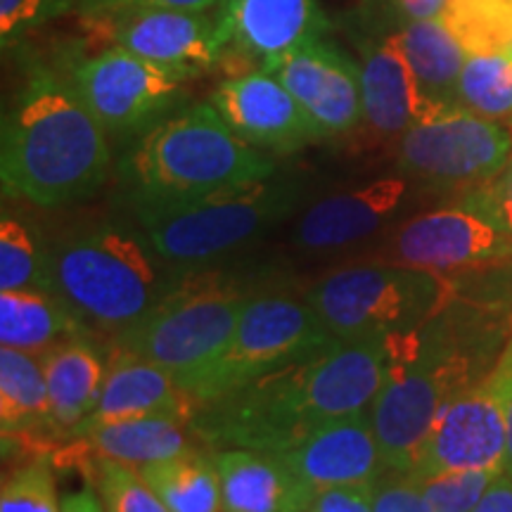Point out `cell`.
Segmentation results:
<instances>
[{
	"label": "cell",
	"mask_w": 512,
	"mask_h": 512,
	"mask_svg": "<svg viewBox=\"0 0 512 512\" xmlns=\"http://www.w3.org/2000/svg\"><path fill=\"white\" fill-rule=\"evenodd\" d=\"M384 375V339L335 342L261 375L219 401L195 406L202 446L283 453L347 415L368 411Z\"/></svg>",
	"instance_id": "1"
},
{
	"label": "cell",
	"mask_w": 512,
	"mask_h": 512,
	"mask_svg": "<svg viewBox=\"0 0 512 512\" xmlns=\"http://www.w3.org/2000/svg\"><path fill=\"white\" fill-rule=\"evenodd\" d=\"M107 131L69 76L38 67L3 117L0 181L8 197L64 207L91 197L110 176Z\"/></svg>",
	"instance_id": "2"
},
{
	"label": "cell",
	"mask_w": 512,
	"mask_h": 512,
	"mask_svg": "<svg viewBox=\"0 0 512 512\" xmlns=\"http://www.w3.org/2000/svg\"><path fill=\"white\" fill-rule=\"evenodd\" d=\"M145 233L102 221L48 247V287L88 337L117 342L150 316L178 280Z\"/></svg>",
	"instance_id": "3"
},
{
	"label": "cell",
	"mask_w": 512,
	"mask_h": 512,
	"mask_svg": "<svg viewBox=\"0 0 512 512\" xmlns=\"http://www.w3.org/2000/svg\"><path fill=\"white\" fill-rule=\"evenodd\" d=\"M124 174L131 200H192L278 174L271 157L245 143L211 102L185 107L140 136Z\"/></svg>",
	"instance_id": "4"
},
{
	"label": "cell",
	"mask_w": 512,
	"mask_h": 512,
	"mask_svg": "<svg viewBox=\"0 0 512 512\" xmlns=\"http://www.w3.org/2000/svg\"><path fill=\"white\" fill-rule=\"evenodd\" d=\"M472 382V358L441 323V311L384 337V375L370 418L389 470H413L439 413Z\"/></svg>",
	"instance_id": "5"
},
{
	"label": "cell",
	"mask_w": 512,
	"mask_h": 512,
	"mask_svg": "<svg viewBox=\"0 0 512 512\" xmlns=\"http://www.w3.org/2000/svg\"><path fill=\"white\" fill-rule=\"evenodd\" d=\"M302 200L299 178L275 174L192 200H131V207L155 252L185 273L252 245L290 219Z\"/></svg>",
	"instance_id": "6"
},
{
	"label": "cell",
	"mask_w": 512,
	"mask_h": 512,
	"mask_svg": "<svg viewBox=\"0 0 512 512\" xmlns=\"http://www.w3.org/2000/svg\"><path fill=\"white\" fill-rule=\"evenodd\" d=\"M261 290L264 285L256 273L185 271L150 316L110 347L157 363L183 389L221 354L249 299Z\"/></svg>",
	"instance_id": "7"
},
{
	"label": "cell",
	"mask_w": 512,
	"mask_h": 512,
	"mask_svg": "<svg viewBox=\"0 0 512 512\" xmlns=\"http://www.w3.org/2000/svg\"><path fill=\"white\" fill-rule=\"evenodd\" d=\"M304 297L337 342H373L437 316L446 283L427 271L368 261L323 275Z\"/></svg>",
	"instance_id": "8"
},
{
	"label": "cell",
	"mask_w": 512,
	"mask_h": 512,
	"mask_svg": "<svg viewBox=\"0 0 512 512\" xmlns=\"http://www.w3.org/2000/svg\"><path fill=\"white\" fill-rule=\"evenodd\" d=\"M335 342L306 297H294L283 290H261L249 299L221 354L185 382L183 392L192 406L219 401L261 375Z\"/></svg>",
	"instance_id": "9"
},
{
	"label": "cell",
	"mask_w": 512,
	"mask_h": 512,
	"mask_svg": "<svg viewBox=\"0 0 512 512\" xmlns=\"http://www.w3.org/2000/svg\"><path fill=\"white\" fill-rule=\"evenodd\" d=\"M512 159V126L465 107H446L408 128L399 143V169L441 188H482Z\"/></svg>",
	"instance_id": "10"
},
{
	"label": "cell",
	"mask_w": 512,
	"mask_h": 512,
	"mask_svg": "<svg viewBox=\"0 0 512 512\" xmlns=\"http://www.w3.org/2000/svg\"><path fill=\"white\" fill-rule=\"evenodd\" d=\"M510 394L512 342L491 373L472 382L439 413L411 475L425 477L482 467L505 470V422Z\"/></svg>",
	"instance_id": "11"
},
{
	"label": "cell",
	"mask_w": 512,
	"mask_h": 512,
	"mask_svg": "<svg viewBox=\"0 0 512 512\" xmlns=\"http://www.w3.org/2000/svg\"><path fill=\"white\" fill-rule=\"evenodd\" d=\"M69 79L107 133L131 136L174 110L190 76L112 46L76 62Z\"/></svg>",
	"instance_id": "12"
},
{
	"label": "cell",
	"mask_w": 512,
	"mask_h": 512,
	"mask_svg": "<svg viewBox=\"0 0 512 512\" xmlns=\"http://www.w3.org/2000/svg\"><path fill=\"white\" fill-rule=\"evenodd\" d=\"M510 259L512 238L470 197L463 204L427 211L401 223L380 256V261L441 278Z\"/></svg>",
	"instance_id": "13"
},
{
	"label": "cell",
	"mask_w": 512,
	"mask_h": 512,
	"mask_svg": "<svg viewBox=\"0 0 512 512\" xmlns=\"http://www.w3.org/2000/svg\"><path fill=\"white\" fill-rule=\"evenodd\" d=\"M93 31L128 53L190 79L221 62L219 17L188 10H126L86 17Z\"/></svg>",
	"instance_id": "14"
},
{
	"label": "cell",
	"mask_w": 512,
	"mask_h": 512,
	"mask_svg": "<svg viewBox=\"0 0 512 512\" xmlns=\"http://www.w3.org/2000/svg\"><path fill=\"white\" fill-rule=\"evenodd\" d=\"M209 102L245 143L261 152H294L325 138L285 83L266 69L228 76Z\"/></svg>",
	"instance_id": "15"
},
{
	"label": "cell",
	"mask_w": 512,
	"mask_h": 512,
	"mask_svg": "<svg viewBox=\"0 0 512 512\" xmlns=\"http://www.w3.org/2000/svg\"><path fill=\"white\" fill-rule=\"evenodd\" d=\"M328 31L330 19L318 0H221V57L240 55L256 69L323 41Z\"/></svg>",
	"instance_id": "16"
},
{
	"label": "cell",
	"mask_w": 512,
	"mask_h": 512,
	"mask_svg": "<svg viewBox=\"0 0 512 512\" xmlns=\"http://www.w3.org/2000/svg\"><path fill=\"white\" fill-rule=\"evenodd\" d=\"M266 72L285 83L325 138L363 124L361 67L325 38L285 55Z\"/></svg>",
	"instance_id": "17"
},
{
	"label": "cell",
	"mask_w": 512,
	"mask_h": 512,
	"mask_svg": "<svg viewBox=\"0 0 512 512\" xmlns=\"http://www.w3.org/2000/svg\"><path fill=\"white\" fill-rule=\"evenodd\" d=\"M408 195L401 176L377 178L361 188L335 192L306 207L294 223L292 242L309 254L339 252L380 233Z\"/></svg>",
	"instance_id": "18"
},
{
	"label": "cell",
	"mask_w": 512,
	"mask_h": 512,
	"mask_svg": "<svg viewBox=\"0 0 512 512\" xmlns=\"http://www.w3.org/2000/svg\"><path fill=\"white\" fill-rule=\"evenodd\" d=\"M313 491L373 484L389 470L368 411L320 427L302 444L280 453Z\"/></svg>",
	"instance_id": "19"
},
{
	"label": "cell",
	"mask_w": 512,
	"mask_h": 512,
	"mask_svg": "<svg viewBox=\"0 0 512 512\" xmlns=\"http://www.w3.org/2000/svg\"><path fill=\"white\" fill-rule=\"evenodd\" d=\"M363 121L382 138H401L439 110L422 93L415 79L401 31L368 38L361 46Z\"/></svg>",
	"instance_id": "20"
},
{
	"label": "cell",
	"mask_w": 512,
	"mask_h": 512,
	"mask_svg": "<svg viewBox=\"0 0 512 512\" xmlns=\"http://www.w3.org/2000/svg\"><path fill=\"white\" fill-rule=\"evenodd\" d=\"M192 411L195 406L169 370L133 351L112 347L98 406L74 432V437L112 420L140 418V415H176L190 420Z\"/></svg>",
	"instance_id": "21"
},
{
	"label": "cell",
	"mask_w": 512,
	"mask_h": 512,
	"mask_svg": "<svg viewBox=\"0 0 512 512\" xmlns=\"http://www.w3.org/2000/svg\"><path fill=\"white\" fill-rule=\"evenodd\" d=\"M214 460L221 477V512H306L316 498L280 453L221 448Z\"/></svg>",
	"instance_id": "22"
},
{
	"label": "cell",
	"mask_w": 512,
	"mask_h": 512,
	"mask_svg": "<svg viewBox=\"0 0 512 512\" xmlns=\"http://www.w3.org/2000/svg\"><path fill=\"white\" fill-rule=\"evenodd\" d=\"M38 358L48 384V434L72 439L98 406L107 361L88 335L67 339Z\"/></svg>",
	"instance_id": "23"
},
{
	"label": "cell",
	"mask_w": 512,
	"mask_h": 512,
	"mask_svg": "<svg viewBox=\"0 0 512 512\" xmlns=\"http://www.w3.org/2000/svg\"><path fill=\"white\" fill-rule=\"evenodd\" d=\"M74 439L81 444V453L91 451V456L110 458L131 467L181 456L197 446L195 441H200L192 432L190 420L176 418V415H140V418L112 420L76 434Z\"/></svg>",
	"instance_id": "24"
},
{
	"label": "cell",
	"mask_w": 512,
	"mask_h": 512,
	"mask_svg": "<svg viewBox=\"0 0 512 512\" xmlns=\"http://www.w3.org/2000/svg\"><path fill=\"white\" fill-rule=\"evenodd\" d=\"M76 335L86 332L50 292H0V347L43 356Z\"/></svg>",
	"instance_id": "25"
},
{
	"label": "cell",
	"mask_w": 512,
	"mask_h": 512,
	"mask_svg": "<svg viewBox=\"0 0 512 512\" xmlns=\"http://www.w3.org/2000/svg\"><path fill=\"white\" fill-rule=\"evenodd\" d=\"M401 41L415 79L437 110L456 105V88L467 53L441 19L403 22Z\"/></svg>",
	"instance_id": "26"
},
{
	"label": "cell",
	"mask_w": 512,
	"mask_h": 512,
	"mask_svg": "<svg viewBox=\"0 0 512 512\" xmlns=\"http://www.w3.org/2000/svg\"><path fill=\"white\" fill-rule=\"evenodd\" d=\"M0 430L3 439L48 434V384L41 358L0 347Z\"/></svg>",
	"instance_id": "27"
},
{
	"label": "cell",
	"mask_w": 512,
	"mask_h": 512,
	"mask_svg": "<svg viewBox=\"0 0 512 512\" xmlns=\"http://www.w3.org/2000/svg\"><path fill=\"white\" fill-rule=\"evenodd\" d=\"M138 472L169 512H221V477L211 448L204 451L200 444Z\"/></svg>",
	"instance_id": "28"
},
{
	"label": "cell",
	"mask_w": 512,
	"mask_h": 512,
	"mask_svg": "<svg viewBox=\"0 0 512 512\" xmlns=\"http://www.w3.org/2000/svg\"><path fill=\"white\" fill-rule=\"evenodd\" d=\"M439 19L467 55L510 53L512 0H446Z\"/></svg>",
	"instance_id": "29"
},
{
	"label": "cell",
	"mask_w": 512,
	"mask_h": 512,
	"mask_svg": "<svg viewBox=\"0 0 512 512\" xmlns=\"http://www.w3.org/2000/svg\"><path fill=\"white\" fill-rule=\"evenodd\" d=\"M456 105L512 126V55H467L456 88Z\"/></svg>",
	"instance_id": "30"
},
{
	"label": "cell",
	"mask_w": 512,
	"mask_h": 512,
	"mask_svg": "<svg viewBox=\"0 0 512 512\" xmlns=\"http://www.w3.org/2000/svg\"><path fill=\"white\" fill-rule=\"evenodd\" d=\"M50 292L48 247L27 221L3 214L0 221V292Z\"/></svg>",
	"instance_id": "31"
},
{
	"label": "cell",
	"mask_w": 512,
	"mask_h": 512,
	"mask_svg": "<svg viewBox=\"0 0 512 512\" xmlns=\"http://www.w3.org/2000/svg\"><path fill=\"white\" fill-rule=\"evenodd\" d=\"M91 482L107 512H169L138 467L93 456Z\"/></svg>",
	"instance_id": "32"
},
{
	"label": "cell",
	"mask_w": 512,
	"mask_h": 512,
	"mask_svg": "<svg viewBox=\"0 0 512 512\" xmlns=\"http://www.w3.org/2000/svg\"><path fill=\"white\" fill-rule=\"evenodd\" d=\"M503 472L501 467H482V470H453L413 477L418 479L422 494L427 496L434 512H472Z\"/></svg>",
	"instance_id": "33"
},
{
	"label": "cell",
	"mask_w": 512,
	"mask_h": 512,
	"mask_svg": "<svg viewBox=\"0 0 512 512\" xmlns=\"http://www.w3.org/2000/svg\"><path fill=\"white\" fill-rule=\"evenodd\" d=\"M0 512H62L48 458L29 460L3 479Z\"/></svg>",
	"instance_id": "34"
},
{
	"label": "cell",
	"mask_w": 512,
	"mask_h": 512,
	"mask_svg": "<svg viewBox=\"0 0 512 512\" xmlns=\"http://www.w3.org/2000/svg\"><path fill=\"white\" fill-rule=\"evenodd\" d=\"M79 5V0H0V38L3 50L15 46L24 36L50 19L62 17Z\"/></svg>",
	"instance_id": "35"
},
{
	"label": "cell",
	"mask_w": 512,
	"mask_h": 512,
	"mask_svg": "<svg viewBox=\"0 0 512 512\" xmlns=\"http://www.w3.org/2000/svg\"><path fill=\"white\" fill-rule=\"evenodd\" d=\"M373 512H434L411 472L387 470L370 484Z\"/></svg>",
	"instance_id": "36"
},
{
	"label": "cell",
	"mask_w": 512,
	"mask_h": 512,
	"mask_svg": "<svg viewBox=\"0 0 512 512\" xmlns=\"http://www.w3.org/2000/svg\"><path fill=\"white\" fill-rule=\"evenodd\" d=\"M221 0H79L81 17L112 15V12L126 10H188V12H209Z\"/></svg>",
	"instance_id": "37"
},
{
	"label": "cell",
	"mask_w": 512,
	"mask_h": 512,
	"mask_svg": "<svg viewBox=\"0 0 512 512\" xmlns=\"http://www.w3.org/2000/svg\"><path fill=\"white\" fill-rule=\"evenodd\" d=\"M470 200L489 211V214L498 221V226L512 238V159L494 181L472 190Z\"/></svg>",
	"instance_id": "38"
},
{
	"label": "cell",
	"mask_w": 512,
	"mask_h": 512,
	"mask_svg": "<svg viewBox=\"0 0 512 512\" xmlns=\"http://www.w3.org/2000/svg\"><path fill=\"white\" fill-rule=\"evenodd\" d=\"M306 512H373V491L370 484L318 491Z\"/></svg>",
	"instance_id": "39"
},
{
	"label": "cell",
	"mask_w": 512,
	"mask_h": 512,
	"mask_svg": "<svg viewBox=\"0 0 512 512\" xmlns=\"http://www.w3.org/2000/svg\"><path fill=\"white\" fill-rule=\"evenodd\" d=\"M389 5L406 22H422V19H439L446 0H389Z\"/></svg>",
	"instance_id": "40"
},
{
	"label": "cell",
	"mask_w": 512,
	"mask_h": 512,
	"mask_svg": "<svg viewBox=\"0 0 512 512\" xmlns=\"http://www.w3.org/2000/svg\"><path fill=\"white\" fill-rule=\"evenodd\" d=\"M472 512H512V477L503 472Z\"/></svg>",
	"instance_id": "41"
},
{
	"label": "cell",
	"mask_w": 512,
	"mask_h": 512,
	"mask_svg": "<svg viewBox=\"0 0 512 512\" xmlns=\"http://www.w3.org/2000/svg\"><path fill=\"white\" fill-rule=\"evenodd\" d=\"M62 512H107V510L105 505H102L95 486L91 484L64 496Z\"/></svg>",
	"instance_id": "42"
},
{
	"label": "cell",
	"mask_w": 512,
	"mask_h": 512,
	"mask_svg": "<svg viewBox=\"0 0 512 512\" xmlns=\"http://www.w3.org/2000/svg\"><path fill=\"white\" fill-rule=\"evenodd\" d=\"M505 475L512 477V394L508 401V422H505Z\"/></svg>",
	"instance_id": "43"
},
{
	"label": "cell",
	"mask_w": 512,
	"mask_h": 512,
	"mask_svg": "<svg viewBox=\"0 0 512 512\" xmlns=\"http://www.w3.org/2000/svg\"><path fill=\"white\" fill-rule=\"evenodd\" d=\"M510 55H512V48H510Z\"/></svg>",
	"instance_id": "44"
}]
</instances>
